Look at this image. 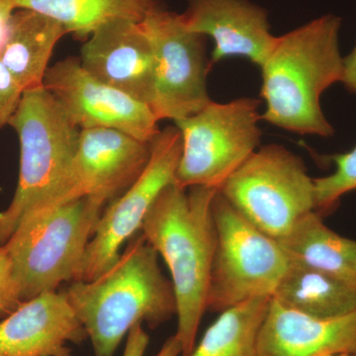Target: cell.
I'll list each match as a JSON object with an SVG mask.
<instances>
[{
	"label": "cell",
	"instance_id": "1",
	"mask_svg": "<svg viewBox=\"0 0 356 356\" xmlns=\"http://www.w3.org/2000/svg\"><path fill=\"white\" fill-rule=\"evenodd\" d=\"M218 189L165 187L143 222V236L163 257L172 275L177 299L175 337L182 356L196 346L199 327L208 311L211 271L216 248L212 203Z\"/></svg>",
	"mask_w": 356,
	"mask_h": 356
},
{
	"label": "cell",
	"instance_id": "2",
	"mask_svg": "<svg viewBox=\"0 0 356 356\" xmlns=\"http://www.w3.org/2000/svg\"><path fill=\"white\" fill-rule=\"evenodd\" d=\"M341 27V17L325 14L276 38L261 67L262 120L300 135H334L321 96L343 81Z\"/></svg>",
	"mask_w": 356,
	"mask_h": 356
},
{
	"label": "cell",
	"instance_id": "3",
	"mask_svg": "<svg viewBox=\"0 0 356 356\" xmlns=\"http://www.w3.org/2000/svg\"><path fill=\"white\" fill-rule=\"evenodd\" d=\"M65 293L95 356H114L135 325L156 327L177 316L172 281L163 275L159 254L143 234L128 241L108 270L91 281H74Z\"/></svg>",
	"mask_w": 356,
	"mask_h": 356
},
{
	"label": "cell",
	"instance_id": "4",
	"mask_svg": "<svg viewBox=\"0 0 356 356\" xmlns=\"http://www.w3.org/2000/svg\"><path fill=\"white\" fill-rule=\"evenodd\" d=\"M106 201L83 197L29 212L4 243L21 303L79 280L86 248Z\"/></svg>",
	"mask_w": 356,
	"mask_h": 356
},
{
	"label": "cell",
	"instance_id": "5",
	"mask_svg": "<svg viewBox=\"0 0 356 356\" xmlns=\"http://www.w3.org/2000/svg\"><path fill=\"white\" fill-rule=\"evenodd\" d=\"M9 125L19 139V177L13 200L0 213V245L10 238L26 213L56 188L76 154L81 135V129L44 86L23 92Z\"/></svg>",
	"mask_w": 356,
	"mask_h": 356
},
{
	"label": "cell",
	"instance_id": "6",
	"mask_svg": "<svg viewBox=\"0 0 356 356\" xmlns=\"http://www.w3.org/2000/svg\"><path fill=\"white\" fill-rule=\"evenodd\" d=\"M212 213L216 248L208 310L221 313L250 300L273 298L290 264L278 241L257 229L219 191Z\"/></svg>",
	"mask_w": 356,
	"mask_h": 356
},
{
	"label": "cell",
	"instance_id": "7",
	"mask_svg": "<svg viewBox=\"0 0 356 356\" xmlns=\"http://www.w3.org/2000/svg\"><path fill=\"white\" fill-rule=\"evenodd\" d=\"M218 191L275 240L316 211L315 182L303 159L280 145L259 147Z\"/></svg>",
	"mask_w": 356,
	"mask_h": 356
},
{
	"label": "cell",
	"instance_id": "8",
	"mask_svg": "<svg viewBox=\"0 0 356 356\" xmlns=\"http://www.w3.org/2000/svg\"><path fill=\"white\" fill-rule=\"evenodd\" d=\"M259 104L250 97L211 102L197 113L175 122L182 139L175 182L184 188L219 191L261 145Z\"/></svg>",
	"mask_w": 356,
	"mask_h": 356
},
{
	"label": "cell",
	"instance_id": "9",
	"mask_svg": "<svg viewBox=\"0 0 356 356\" xmlns=\"http://www.w3.org/2000/svg\"><path fill=\"white\" fill-rule=\"evenodd\" d=\"M153 46L156 79L151 109L159 121L182 120L211 100L207 74L212 69L205 37L187 29L180 14L156 6L140 22Z\"/></svg>",
	"mask_w": 356,
	"mask_h": 356
},
{
	"label": "cell",
	"instance_id": "10",
	"mask_svg": "<svg viewBox=\"0 0 356 356\" xmlns=\"http://www.w3.org/2000/svg\"><path fill=\"white\" fill-rule=\"evenodd\" d=\"M149 146L151 156L146 168L122 195L103 211L86 248L79 280H95L118 261L121 248L140 231L159 194L175 182L182 153L180 131L177 126L159 130Z\"/></svg>",
	"mask_w": 356,
	"mask_h": 356
},
{
	"label": "cell",
	"instance_id": "11",
	"mask_svg": "<svg viewBox=\"0 0 356 356\" xmlns=\"http://www.w3.org/2000/svg\"><path fill=\"white\" fill-rule=\"evenodd\" d=\"M149 156V143L128 134L114 129H83L64 177L48 198L27 213L53 209L83 197L108 202L137 179Z\"/></svg>",
	"mask_w": 356,
	"mask_h": 356
},
{
	"label": "cell",
	"instance_id": "12",
	"mask_svg": "<svg viewBox=\"0 0 356 356\" xmlns=\"http://www.w3.org/2000/svg\"><path fill=\"white\" fill-rule=\"evenodd\" d=\"M44 88L81 130L114 129L145 143L159 132L149 105L90 76L79 58H67L49 67Z\"/></svg>",
	"mask_w": 356,
	"mask_h": 356
},
{
	"label": "cell",
	"instance_id": "13",
	"mask_svg": "<svg viewBox=\"0 0 356 356\" xmlns=\"http://www.w3.org/2000/svg\"><path fill=\"white\" fill-rule=\"evenodd\" d=\"M79 60L90 76L151 108L156 58L140 23L115 19L100 26L86 40Z\"/></svg>",
	"mask_w": 356,
	"mask_h": 356
},
{
	"label": "cell",
	"instance_id": "14",
	"mask_svg": "<svg viewBox=\"0 0 356 356\" xmlns=\"http://www.w3.org/2000/svg\"><path fill=\"white\" fill-rule=\"evenodd\" d=\"M180 17L187 29L214 41L211 67L233 57L261 67L277 38L266 11L250 0H187Z\"/></svg>",
	"mask_w": 356,
	"mask_h": 356
},
{
	"label": "cell",
	"instance_id": "15",
	"mask_svg": "<svg viewBox=\"0 0 356 356\" xmlns=\"http://www.w3.org/2000/svg\"><path fill=\"white\" fill-rule=\"evenodd\" d=\"M86 339L67 293H44L0 322V356H70L67 343Z\"/></svg>",
	"mask_w": 356,
	"mask_h": 356
},
{
	"label": "cell",
	"instance_id": "16",
	"mask_svg": "<svg viewBox=\"0 0 356 356\" xmlns=\"http://www.w3.org/2000/svg\"><path fill=\"white\" fill-rule=\"evenodd\" d=\"M259 356L356 355V311L336 318L312 317L271 298L259 339Z\"/></svg>",
	"mask_w": 356,
	"mask_h": 356
},
{
	"label": "cell",
	"instance_id": "17",
	"mask_svg": "<svg viewBox=\"0 0 356 356\" xmlns=\"http://www.w3.org/2000/svg\"><path fill=\"white\" fill-rule=\"evenodd\" d=\"M65 34L64 26L50 16L16 9L0 49V60L23 90L43 88L51 54Z\"/></svg>",
	"mask_w": 356,
	"mask_h": 356
},
{
	"label": "cell",
	"instance_id": "18",
	"mask_svg": "<svg viewBox=\"0 0 356 356\" xmlns=\"http://www.w3.org/2000/svg\"><path fill=\"white\" fill-rule=\"evenodd\" d=\"M290 262L329 274L356 288V241L337 234L316 211L277 240Z\"/></svg>",
	"mask_w": 356,
	"mask_h": 356
},
{
	"label": "cell",
	"instance_id": "19",
	"mask_svg": "<svg viewBox=\"0 0 356 356\" xmlns=\"http://www.w3.org/2000/svg\"><path fill=\"white\" fill-rule=\"evenodd\" d=\"M273 299L312 317L336 318L356 311V288L329 274L290 262Z\"/></svg>",
	"mask_w": 356,
	"mask_h": 356
},
{
	"label": "cell",
	"instance_id": "20",
	"mask_svg": "<svg viewBox=\"0 0 356 356\" xmlns=\"http://www.w3.org/2000/svg\"><path fill=\"white\" fill-rule=\"evenodd\" d=\"M16 8L29 9L58 21L67 34L88 40L96 29L115 19L142 22L159 0H14Z\"/></svg>",
	"mask_w": 356,
	"mask_h": 356
},
{
	"label": "cell",
	"instance_id": "21",
	"mask_svg": "<svg viewBox=\"0 0 356 356\" xmlns=\"http://www.w3.org/2000/svg\"><path fill=\"white\" fill-rule=\"evenodd\" d=\"M270 301L250 300L221 312L189 356H259V334Z\"/></svg>",
	"mask_w": 356,
	"mask_h": 356
},
{
	"label": "cell",
	"instance_id": "22",
	"mask_svg": "<svg viewBox=\"0 0 356 356\" xmlns=\"http://www.w3.org/2000/svg\"><path fill=\"white\" fill-rule=\"evenodd\" d=\"M336 165L332 175L314 179L316 212L324 215L332 211L344 194L356 191V146L330 158Z\"/></svg>",
	"mask_w": 356,
	"mask_h": 356
},
{
	"label": "cell",
	"instance_id": "23",
	"mask_svg": "<svg viewBox=\"0 0 356 356\" xmlns=\"http://www.w3.org/2000/svg\"><path fill=\"white\" fill-rule=\"evenodd\" d=\"M23 88L0 60V129L10 123L22 98Z\"/></svg>",
	"mask_w": 356,
	"mask_h": 356
},
{
	"label": "cell",
	"instance_id": "24",
	"mask_svg": "<svg viewBox=\"0 0 356 356\" xmlns=\"http://www.w3.org/2000/svg\"><path fill=\"white\" fill-rule=\"evenodd\" d=\"M20 303L13 264L3 245H0V317L10 314Z\"/></svg>",
	"mask_w": 356,
	"mask_h": 356
},
{
	"label": "cell",
	"instance_id": "25",
	"mask_svg": "<svg viewBox=\"0 0 356 356\" xmlns=\"http://www.w3.org/2000/svg\"><path fill=\"white\" fill-rule=\"evenodd\" d=\"M149 337L142 324L135 325L127 336L123 356H145ZM156 356H182V348L175 334L166 339Z\"/></svg>",
	"mask_w": 356,
	"mask_h": 356
},
{
	"label": "cell",
	"instance_id": "26",
	"mask_svg": "<svg viewBox=\"0 0 356 356\" xmlns=\"http://www.w3.org/2000/svg\"><path fill=\"white\" fill-rule=\"evenodd\" d=\"M344 70L341 83L350 93L356 95V44L353 51L343 58Z\"/></svg>",
	"mask_w": 356,
	"mask_h": 356
},
{
	"label": "cell",
	"instance_id": "27",
	"mask_svg": "<svg viewBox=\"0 0 356 356\" xmlns=\"http://www.w3.org/2000/svg\"><path fill=\"white\" fill-rule=\"evenodd\" d=\"M16 9L14 0H0V49L6 40L9 23Z\"/></svg>",
	"mask_w": 356,
	"mask_h": 356
},
{
	"label": "cell",
	"instance_id": "28",
	"mask_svg": "<svg viewBox=\"0 0 356 356\" xmlns=\"http://www.w3.org/2000/svg\"><path fill=\"white\" fill-rule=\"evenodd\" d=\"M325 356H351L350 355H325Z\"/></svg>",
	"mask_w": 356,
	"mask_h": 356
},
{
	"label": "cell",
	"instance_id": "29",
	"mask_svg": "<svg viewBox=\"0 0 356 356\" xmlns=\"http://www.w3.org/2000/svg\"><path fill=\"white\" fill-rule=\"evenodd\" d=\"M353 356H356V355H353Z\"/></svg>",
	"mask_w": 356,
	"mask_h": 356
}]
</instances>
